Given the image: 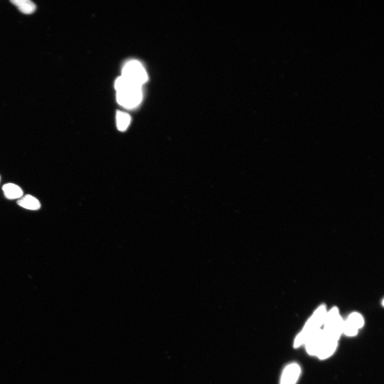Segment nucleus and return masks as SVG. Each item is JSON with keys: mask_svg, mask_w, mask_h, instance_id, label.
<instances>
[{"mask_svg": "<svg viewBox=\"0 0 384 384\" xmlns=\"http://www.w3.org/2000/svg\"><path fill=\"white\" fill-rule=\"evenodd\" d=\"M118 103L127 108L137 106L143 98L141 87L128 82L124 77H119L115 83Z\"/></svg>", "mask_w": 384, "mask_h": 384, "instance_id": "nucleus-1", "label": "nucleus"}, {"mask_svg": "<svg viewBox=\"0 0 384 384\" xmlns=\"http://www.w3.org/2000/svg\"><path fill=\"white\" fill-rule=\"evenodd\" d=\"M327 312L325 306H320L308 321L302 331L296 336L294 343V348L297 349L305 345L309 338L321 329L326 318Z\"/></svg>", "mask_w": 384, "mask_h": 384, "instance_id": "nucleus-2", "label": "nucleus"}, {"mask_svg": "<svg viewBox=\"0 0 384 384\" xmlns=\"http://www.w3.org/2000/svg\"><path fill=\"white\" fill-rule=\"evenodd\" d=\"M343 321L339 315L338 310L333 308L327 313L324 322V329H322L326 336L338 341L342 333Z\"/></svg>", "mask_w": 384, "mask_h": 384, "instance_id": "nucleus-3", "label": "nucleus"}, {"mask_svg": "<svg viewBox=\"0 0 384 384\" xmlns=\"http://www.w3.org/2000/svg\"><path fill=\"white\" fill-rule=\"evenodd\" d=\"M122 76L128 82L141 87L147 81L148 76L145 69L136 60L128 62L123 69Z\"/></svg>", "mask_w": 384, "mask_h": 384, "instance_id": "nucleus-4", "label": "nucleus"}, {"mask_svg": "<svg viewBox=\"0 0 384 384\" xmlns=\"http://www.w3.org/2000/svg\"><path fill=\"white\" fill-rule=\"evenodd\" d=\"M364 320L358 313H353L347 320L343 322L342 333L349 337L356 336L358 330L363 327Z\"/></svg>", "mask_w": 384, "mask_h": 384, "instance_id": "nucleus-5", "label": "nucleus"}, {"mask_svg": "<svg viewBox=\"0 0 384 384\" xmlns=\"http://www.w3.org/2000/svg\"><path fill=\"white\" fill-rule=\"evenodd\" d=\"M326 339V336L322 329L319 330L315 334L311 336L304 345L309 355L317 357Z\"/></svg>", "mask_w": 384, "mask_h": 384, "instance_id": "nucleus-6", "label": "nucleus"}, {"mask_svg": "<svg viewBox=\"0 0 384 384\" xmlns=\"http://www.w3.org/2000/svg\"><path fill=\"white\" fill-rule=\"evenodd\" d=\"M301 374V368L296 363L289 364L283 370L280 384H296Z\"/></svg>", "mask_w": 384, "mask_h": 384, "instance_id": "nucleus-7", "label": "nucleus"}, {"mask_svg": "<svg viewBox=\"0 0 384 384\" xmlns=\"http://www.w3.org/2000/svg\"><path fill=\"white\" fill-rule=\"evenodd\" d=\"M338 341L326 337V340L317 357L320 360H325L330 357L337 348Z\"/></svg>", "mask_w": 384, "mask_h": 384, "instance_id": "nucleus-8", "label": "nucleus"}, {"mask_svg": "<svg viewBox=\"0 0 384 384\" xmlns=\"http://www.w3.org/2000/svg\"><path fill=\"white\" fill-rule=\"evenodd\" d=\"M11 2L17 7L20 12L25 14H32L36 9V5L29 0H12Z\"/></svg>", "mask_w": 384, "mask_h": 384, "instance_id": "nucleus-9", "label": "nucleus"}, {"mask_svg": "<svg viewBox=\"0 0 384 384\" xmlns=\"http://www.w3.org/2000/svg\"><path fill=\"white\" fill-rule=\"evenodd\" d=\"M17 204L19 206L28 210H36L41 207L39 201L30 195H26L19 200Z\"/></svg>", "mask_w": 384, "mask_h": 384, "instance_id": "nucleus-10", "label": "nucleus"}, {"mask_svg": "<svg viewBox=\"0 0 384 384\" xmlns=\"http://www.w3.org/2000/svg\"><path fill=\"white\" fill-rule=\"evenodd\" d=\"M3 189L6 197L8 199H19L23 195V191L21 188L12 183L5 185Z\"/></svg>", "mask_w": 384, "mask_h": 384, "instance_id": "nucleus-11", "label": "nucleus"}, {"mask_svg": "<svg viewBox=\"0 0 384 384\" xmlns=\"http://www.w3.org/2000/svg\"><path fill=\"white\" fill-rule=\"evenodd\" d=\"M130 121L131 118L128 114L118 111L117 114V124L120 131H125L129 127Z\"/></svg>", "mask_w": 384, "mask_h": 384, "instance_id": "nucleus-12", "label": "nucleus"}]
</instances>
